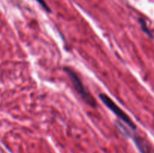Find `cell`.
<instances>
[{
	"label": "cell",
	"mask_w": 154,
	"mask_h": 153,
	"mask_svg": "<svg viewBox=\"0 0 154 153\" xmlns=\"http://www.w3.org/2000/svg\"><path fill=\"white\" fill-rule=\"evenodd\" d=\"M36 2H37L39 4H40L41 6H42V8H43L44 9H45L46 11L48 12H51V8H49V6H48V4H47L46 2L45 1V0H35Z\"/></svg>",
	"instance_id": "obj_5"
},
{
	"label": "cell",
	"mask_w": 154,
	"mask_h": 153,
	"mask_svg": "<svg viewBox=\"0 0 154 153\" xmlns=\"http://www.w3.org/2000/svg\"><path fill=\"white\" fill-rule=\"evenodd\" d=\"M99 98L102 100L105 106L108 108H109L119 118L122 120L124 123H126L128 126L131 128L132 129H136V125L135 123L133 122L130 117L112 100L110 97H108L107 94H99Z\"/></svg>",
	"instance_id": "obj_2"
},
{
	"label": "cell",
	"mask_w": 154,
	"mask_h": 153,
	"mask_svg": "<svg viewBox=\"0 0 154 153\" xmlns=\"http://www.w3.org/2000/svg\"><path fill=\"white\" fill-rule=\"evenodd\" d=\"M139 22H140V24H141V28H142L143 31H144V32L146 33V34H148L149 36H150V37H152V33H151V32L150 31V29H149L148 27H147V23H146L145 20H143V19H140V20H139Z\"/></svg>",
	"instance_id": "obj_4"
},
{
	"label": "cell",
	"mask_w": 154,
	"mask_h": 153,
	"mask_svg": "<svg viewBox=\"0 0 154 153\" xmlns=\"http://www.w3.org/2000/svg\"><path fill=\"white\" fill-rule=\"evenodd\" d=\"M64 69H65V71L67 73L68 76H69V78H70L71 81H72L75 88L76 89V91L78 92L79 95L82 98L83 100H84L87 104L90 105L91 106H96V100H94L93 96H92L91 94H90V93L86 90L85 87L84 86L82 82H81V80H80V78L78 77L77 74L75 73L73 70H72L70 68L66 67Z\"/></svg>",
	"instance_id": "obj_1"
},
{
	"label": "cell",
	"mask_w": 154,
	"mask_h": 153,
	"mask_svg": "<svg viewBox=\"0 0 154 153\" xmlns=\"http://www.w3.org/2000/svg\"><path fill=\"white\" fill-rule=\"evenodd\" d=\"M134 141H135V144L137 145V147L138 148L139 151L141 153H150V148H149L148 145L146 142V141L139 136L135 135L134 136Z\"/></svg>",
	"instance_id": "obj_3"
}]
</instances>
